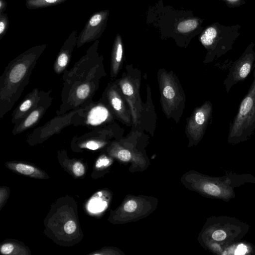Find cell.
<instances>
[{"mask_svg":"<svg viewBox=\"0 0 255 255\" xmlns=\"http://www.w3.org/2000/svg\"><path fill=\"white\" fill-rule=\"evenodd\" d=\"M197 21L195 19H188L180 22L177 26V30L182 33L191 31L196 28Z\"/></svg>","mask_w":255,"mask_h":255,"instance_id":"cell-19","label":"cell"},{"mask_svg":"<svg viewBox=\"0 0 255 255\" xmlns=\"http://www.w3.org/2000/svg\"><path fill=\"white\" fill-rule=\"evenodd\" d=\"M81 111V109H80L71 111L62 115H57L42 126L33 130L29 137L44 139L59 133L68 126H82Z\"/></svg>","mask_w":255,"mask_h":255,"instance_id":"cell-4","label":"cell"},{"mask_svg":"<svg viewBox=\"0 0 255 255\" xmlns=\"http://www.w3.org/2000/svg\"><path fill=\"white\" fill-rule=\"evenodd\" d=\"M51 91H44L37 106L20 123L14 125L12 130L13 134L20 133L36 126L52 105L53 98Z\"/></svg>","mask_w":255,"mask_h":255,"instance_id":"cell-8","label":"cell"},{"mask_svg":"<svg viewBox=\"0 0 255 255\" xmlns=\"http://www.w3.org/2000/svg\"><path fill=\"white\" fill-rule=\"evenodd\" d=\"M122 211L124 215H130V217L133 215H137L141 212V201L137 199L127 200L122 206Z\"/></svg>","mask_w":255,"mask_h":255,"instance_id":"cell-15","label":"cell"},{"mask_svg":"<svg viewBox=\"0 0 255 255\" xmlns=\"http://www.w3.org/2000/svg\"><path fill=\"white\" fill-rule=\"evenodd\" d=\"M67 0H26L27 9H34L45 8L61 4Z\"/></svg>","mask_w":255,"mask_h":255,"instance_id":"cell-16","label":"cell"},{"mask_svg":"<svg viewBox=\"0 0 255 255\" xmlns=\"http://www.w3.org/2000/svg\"><path fill=\"white\" fill-rule=\"evenodd\" d=\"M253 70L252 83L230 125L229 137L231 139L248 137L255 131V62Z\"/></svg>","mask_w":255,"mask_h":255,"instance_id":"cell-2","label":"cell"},{"mask_svg":"<svg viewBox=\"0 0 255 255\" xmlns=\"http://www.w3.org/2000/svg\"><path fill=\"white\" fill-rule=\"evenodd\" d=\"M102 99L121 121L127 124L130 123L131 114L127 109L116 84H109L104 91Z\"/></svg>","mask_w":255,"mask_h":255,"instance_id":"cell-10","label":"cell"},{"mask_svg":"<svg viewBox=\"0 0 255 255\" xmlns=\"http://www.w3.org/2000/svg\"><path fill=\"white\" fill-rule=\"evenodd\" d=\"M247 251V247L244 244H240L238 246L235 254L236 255H244Z\"/></svg>","mask_w":255,"mask_h":255,"instance_id":"cell-28","label":"cell"},{"mask_svg":"<svg viewBox=\"0 0 255 255\" xmlns=\"http://www.w3.org/2000/svg\"><path fill=\"white\" fill-rule=\"evenodd\" d=\"M212 112V104L209 101L194 111L187 125V131L190 137L196 140L201 137L211 118Z\"/></svg>","mask_w":255,"mask_h":255,"instance_id":"cell-7","label":"cell"},{"mask_svg":"<svg viewBox=\"0 0 255 255\" xmlns=\"http://www.w3.org/2000/svg\"><path fill=\"white\" fill-rule=\"evenodd\" d=\"M8 24L7 14L4 12L0 13V40L6 32Z\"/></svg>","mask_w":255,"mask_h":255,"instance_id":"cell-20","label":"cell"},{"mask_svg":"<svg viewBox=\"0 0 255 255\" xmlns=\"http://www.w3.org/2000/svg\"><path fill=\"white\" fill-rule=\"evenodd\" d=\"M123 58V46L118 42L112 54L111 63V75L112 77H115L119 71L122 65Z\"/></svg>","mask_w":255,"mask_h":255,"instance_id":"cell-14","label":"cell"},{"mask_svg":"<svg viewBox=\"0 0 255 255\" xmlns=\"http://www.w3.org/2000/svg\"><path fill=\"white\" fill-rule=\"evenodd\" d=\"M44 91L35 88L28 93L11 114V122L14 125L20 123L37 106Z\"/></svg>","mask_w":255,"mask_h":255,"instance_id":"cell-11","label":"cell"},{"mask_svg":"<svg viewBox=\"0 0 255 255\" xmlns=\"http://www.w3.org/2000/svg\"><path fill=\"white\" fill-rule=\"evenodd\" d=\"M159 83L162 107L167 116L170 117L181 107L184 96L172 74L166 71H160Z\"/></svg>","mask_w":255,"mask_h":255,"instance_id":"cell-3","label":"cell"},{"mask_svg":"<svg viewBox=\"0 0 255 255\" xmlns=\"http://www.w3.org/2000/svg\"><path fill=\"white\" fill-rule=\"evenodd\" d=\"M77 30H74L69 36L60 49L53 64L54 72L59 74L63 73L68 65L72 52L77 45Z\"/></svg>","mask_w":255,"mask_h":255,"instance_id":"cell-13","label":"cell"},{"mask_svg":"<svg viewBox=\"0 0 255 255\" xmlns=\"http://www.w3.org/2000/svg\"><path fill=\"white\" fill-rule=\"evenodd\" d=\"M227 0L230 2H235V1H238V0Z\"/></svg>","mask_w":255,"mask_h":255,"instance_id":"cell-30","label":"cell"},{"mask_svg":"<svg viewBox=\"0 0 255 255\" xmlns=\"http://www.w3.org/2000/svg\"><path fill=\"white\" fill-rule=\"evenodd\" d=\"M119 85L129 105L133 123L136 125L141 109L137 82L133 81L131 78L125 77L119 81Z\"/></svg>","mask_w":255,"mask_h":255,"instance_id":"cell-9","label":"cell"},{"mask_svg":"<svg viewBox=\"0 0 255 255\" xmlns=\"http://www.w3.org/2000/svg\"><path fill=\"white\" fill-rule=\"evenodd\" d=\"M117 156L120 160L127 162L131 159L132 155L129 150L121 148L117 152Z\"/></svg>","mask_w":255,"mask_h":255,"instance_id":"cell-22","label":"cell"},{"mask_svg":"<svg viewBox=\"0 0 255 255\" xmlns=\"http://www.w3.org/2000/svg\"><path fill=\"white\" fill-rule=\"evenodd\" d=\"M6 5L7 3L4 0H0V13L4 12Z\"/></svg>","mask_w":255,"mask_h":255,"instance_id":"cell-29","label":"cell"},{"mask_svg":"<svg viewBox=\"0 0 255 255\" xmlns=\"http://www.w3.org/2000/svg\"><path fill=\"white\" fill-rule=\"evenodd\" d=\"M14 247L11 243H6L3 244L0 247V251L3 255H10L12 253Z\"/></svg>","mask_w":255,"mask_h":255,"instance_id":"cell-25","label":"cell"},{"mask_svg":"<svg viewBox=\"0 0 255 255\" xmlns=\"http://www.w3.org/2000/svg\"><path fill=\"white\" fill-rule=\"evenodd\" d=\"M15 170L23 175H35L38 174L39 171L32 166L24 163H17L14 165Z\"/></svg>","mask_w":255,"mask_h":255,"instance_id":"cell-18","label":"cell"},{"mask_svg":"<svg viewBox=\"0 0 255 255\" xmlns=\"http://www.w3.org/2000/svg\"><path fill=\"white\" fill-rule=\"evenodd\" d=\"M112 162L110 158L105 155L101 156L96 161L95 166L97 168H102L109 166Z\"/></svg>","mask_w":255,"mask_h":255,"instance_id":"cell-23","label":"cell"},{"mask_svg":"<svg viewBox=\"0 0 255 255\" xmlns=\"http://www.w3.org/2000/svg\"><path fill=\"white\" fill-rule=\"evenodd\" d=\"M255 62V54L253 50H247L229 68V73L223 81L228 93L237 83L243 81L250 73Z\"/></svg>","mask_w":255,"mask_h":255,"instance_id":"cell-5","label":"cell"},{"mask_svg":"<svg viewBox=\"0 0 255 255\" xmlns=\"http://www.w3.org/2000/svg\"><path fill=\"white\" fill-rule=\"evenodd\" d=\"M226 237V233L222 230L215 231L212 234V238L216 241H220L224 240Z\"/></svg>","mask_w":255,"mask_h":255,"instance_id":"cell-27","label":"cell"},{"mask_svg":"<svg viewBox=\"0 0 255 255\" xmlns=\"http://www.w3.org/2000/svg\"><path fill=\"white\" fill-rule=\"evenodd\" d=\"M203 191L207 194L212 196H218L221 193L219 187L212 183H207L203 186Z\"/></svg>","mask_w":255,"mask_h":255,"instance_id":"cell-21","label":"cell"},{"mask_svg":"<svg viewBox=\"0 0 255 255\" xmlns=\"http://www.w3.org/2000/svg\"><path fill=\"white\" fill-rule=\"evenodd\" d=\"M217 34V31L215 28L213 27H209L201 35L200 41L205 46H210L214 43Z\"/></svg>","mask_w":255,"mask_h":255,"instance_id":"cell-17","label":"cell"},{"mask_svg":"<svg viewBox=\"0 0 255 255\" xmlns=\"http://www.w3.org/2000/svg\"><path fill=\"white\" fill-rule=\"evenodd\" d=\"M65 232L68 234L73 233L76 229V225L74 221L70 220L66 222L64 227Z\"/></svg>","mask_w":255,"mask_h":255,"instance_id":"cell-26","label":"cell"},{"mask_svg":"<svg viewBox=\"0 0 255 255\" xmlns=\"http://www.w3.org/2000/svg\"><path fill=\"white\" fill-rule=\"evenodd\" d=\"M46 44L30 48L11 60L0 76V119L21 96Z\"/></svg>","mask_w":255,"mask_h":255,"instance_id":"cell-1","label":"cell"},{"mask_svg":"<svg viewBox=\"0 0 255 255\" xmlns=\"http://www.w3.org/2000/svg\"><path fill=\"white\" fill-rule=\"evenodd\" d=\"M102 99L92 101L89 105L81 109L80 116L82 126L90 129L103 127L111 119V108Z\"/></svg>","mask_w":255,"mask_h":255,"instance_id":"cell-6","label":"cell"},{"mask_svg":"<svg viewBox=\"0 0 255 255\" xmlns=\"http://www.w3.org/2000/svg\"><path fill=\"white\" fill-rule=\"evenodd\" d=\"M103 20L104 15L101 12H97L90 17L78 36L77 48L96 40L100 36V29Z\"/></svg>","mask_w":255,"mask_h":255,"instance_id":"cell-12","label":"cell"},{"mask_svg":"<svg viewBox=\"0 0 255 255\" xmlns=\"http://www.w3.org/2000/svg\"><path fill=\"white\" fill-rule=\"evenodd\" d=\"M73 171L77 176H81L84 174L85 168L82 163L77 162L73 165Z\"/></svg>","mask_w":255,"mask_h":255,"instance_id":"cell-24","label":"cell"}]
</instances>
